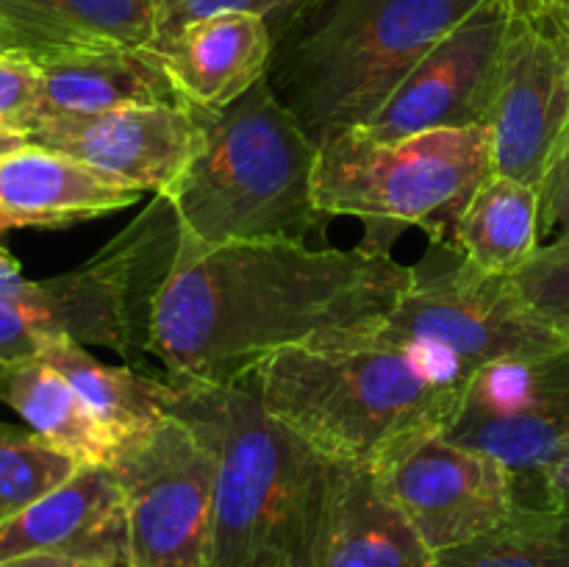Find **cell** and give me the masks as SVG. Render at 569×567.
<instances>
[{
    "label": "cell",
    "instance_id": "6da1fadb",
    "mask_svg": "<svg viewBox=\"0 0 569 567\" xmlns=\"http://www.w3.org/2000/svg\"><path fill=\"white\" fill-rule=\"evenodd\" d=\"M415 278L417 267L367 245L178 239L150 309L148 354L167 378L244 381L278 350L381 320Z\"/></svg>",
    "mask_w": 569,
    "mask_h": 567
},
{
    "label": "cell",
    "instance_id": "7a4b0ae2",
    "mask_svg": "<svg viewBox=\"0 0 569 567\" xmlns=\"http://www.w3.org/2000/svg\"><path fill=\"white\" fill-rule=\"evenodd\" d=\"M370 326L278 350L239 384L326 459L372 467L415 434L445 431L470 376Z\"/></svg>",
    "mask_w": 569,
    "mask_h": 567
},
{
    "label": "cell",
    "instance_id": "3957f363",
    "mask_svg": "<svg viewBox=\"0 0 569 567\" xmlns=\"http://www.w3.org/2000/svg\"><path fill=\"white\" fill-rule=\"evenodd\" d=\"M172 384L181 417L214 456L211 567H311L331 459L239 381Z\"/></svg>",
    "mask_w": 569,
    "mask_h": 567
},
{
    "label": "cell",
    "instance_id": "277c9868",
    "mask_svg": "<svg viewBox=\"0 0 569 567\" xmlns=\"http://www.w3.org/2000/svg\"><path fill=\"white\" fill-rule=\"evenodd\" d=\"M487 0H289L270 22L267 83L322 148L361 128Z\"/></svg>",
    "mask_w": 569,
    "mask_h": 567
},
{
    "label": "cell",
    "instance_id": "5b68a950",
    "mask_svg": "<svg viewBox=\"0 0 569 567\" xmlns=\"http://www.w3.org/2000/svg\"><path fill=\"white\" fill-rule=\"evenodd\" d=\"M192 115L194 153L164 195L181 242H306L322 233L328 217L315 200L320 148L267 78L222 109L192 106Z\"/></svg>",
    "mask_w": 569,
    "mask_h": 567
},
{
    "label": "cell",
    "instance_id": "8992f818",
    "mask_svg": "<svg viewBox=\"0 0 569 567\" xmlns=\"http://www.w3.org/2000/svg\"><path fill=\"white\" fill-rule=\"evenodd\" d=\"M492 172L487 128H442L395 142L350 128L320 148L315 200L326 217L415 226L450 248L456 220Z\"/></svg>",
    "mask_w": 569,
    "mask_h": 567
},
{
    "label": "cell",
    "instance_id": "52a82bcc",
    "mask_svg": "<svg viewBox=\"0 0 569 567\" xmlns=\"http://www.w3.org/2000/svg\"><path fill=\"white\" fill-rule=\"evenodd\" d=\"M109 467L126 500L131 567H211L217 467L181 417L126 439Z\"/></svg>",
    "mask_w": 569,
    "mask_h": 567
},
{
    "label": "cell",
    "instance_id": "ba28073f",
    "mask_svg": "<svg viewBox=\"0 0 569 567\" xmlns=\"http://www.w3.org/2000/svg\"><path fill=\"white\" fill-rule=\"evenodd\" d=\"M370 331L431 350L470 378L495 361L569 345L522 304L511 276L483 272L461 256L442 272L417 270L415 284Z\"/></svg>",
    "mask_w": 569,
    "mask_h": 567
},
{
    "label": "cell",
    "instance_id": "9c48e42d",
    "mask_svg": "<svg viewBox=\"0 0 569 567\" xmlns=\"http://www.w3.org/2000/svg\"><path fill=\"white\" fill-rule=\"evenodd\" d=\"M445 434L498 459L515 476L520 504L539 472L569 448V345L481 367Z\"/></svg>",
    "mask_w": 569,
    "mask_h": 567
},
{
    "label": "cell",
    "instance_id": "30bf717a",
    "mask_svg": "<svg viewBox=\"0 0 569 567\" xmlns=\"http://www.w3.org/2000/svg\"><path fill=\"white\" fill-rule=\"evenodd\" d=\"M569 128V22L511 0L487 131L498 176L539 187Z\"/></svg>",
    "mask_w": 569,
    "mask_h": 567
},
{
    "label": "cell",
    "instance_id": "8fae6325",
    "mask_svg": "<svg viewBox=\"0 0 569 567\" xmlns=\"http://www.w3.org/2000/svg\"><path fill=\"white\" fill-rule=\"evenodd\" d=\"M372 472L433 554L492 531L520 506L515 476L498 459L445 431L403 439Z\"/></svg>",
    "mask_w": 569,
    "mask_h": 567
},
{
    "label": "cell",
    "instance_id": "7c38bea8",
    "mask_svg": "<svg viewBox=\"0 0 569 567\" xmlns=\"http://www.w3.org/2000/svg\"><path fill=\"white\" fill-rule=\"evenodd\" d=\"M509 14L511 0H487L472 11L359 131L378 142H395L442 128H487Z\"/></svg>",
    "mask_w": 569,
    "mask_h": 567
},
{
    "label": "cell",
    "instance_id": "4fadbf2b",
    "mask_svg": "<svg viewBox=\"0 0 569 567\" xmlns=\"http://www.w3.org/2000/svg\"><path fill=\"white\" fill-rule=\"evenodd\" d=\"M28 142L70 156L122 187L167 195L192 159L198 126L192 106H126L42 120Z\"/></svg>",
    "mask_w": 569,
    "mask_h": 567
},
{
    "label": "cell",
    "instance_id": "5bb4252c",
    "mask_svg": "<svg viewBox=\"0 0 569 567\" xmlns=\"http://www.w3.org/2000/svg\"><path fill=\"white\" fill-rule=\"evenodd\" d=\"M28 554L128 561L120 481L106 465L78 467L64 484L0 526V561Z\"/></svg>",
    "mask_w": 569,
    "mask_h": 567
},
{
    "label": "cell",
    "instance_id": "9a60e30c",
    "mask_svg": "<svg viewBox=\"0 0 569 567\" xmlns=\"http://www.w3.org/2000/svg\"><path fill=\"white\" fill-rule=\"evenodd\" d=\"M437 554L381 489L376 472L331 461L311 567H433Z\"/></svg>",
    "mask_w": 569,
    "mask_h": 567
},
{
    "label": "cell",
    "instance_id": "2e32d148",
    "mask_svg": "<svg viewBox=\"0 0 569 567\" xmlns=\"http://www.w3.org/2000/svg\"><path fill=\"white\" fill-rule=\"evenodd\" d=\"M153 50L183 103L222 109L267 78L272 28L259 14L209 17L181 28Z\"/></svg>",
    "mask_w": 569,
    "mask_h": 567
},
{
    "label": "cell",
    "instance_id": "e0dca14e",
    "mask_svg": "<svg viewBox=\"0 0 569 567\" xmlns=\"http://www.w3.org/2000/svg\"><path fill=\"white\" fill-rule=\"evenodd\" d=\"M142 195L70 156L28 142L0 161V233L98 220L137 203Z\"/></svg>",
    "mask_w": 569,
    "mask_h": 567
},
{
    "label": "cell",
    "instance_id": "ac0fdd59",
    "mask_svg": "<svg viewBox=\"0 0 569 567\" xmlns=\"http://www.w3.org/2000/svg\"><path fill=\"white\" fill-rule=\"evenodd\" d=\"M0 28L33 61L153 48V0H0Z\"/></svg>",
    "mask_w": 569,
    "mask_h": 567
},
{
    "label": "cell",
    "instance_id": "d6986e66",
    "mask_svg": "<svg viewBox=\"0 0 569 567\" xmlns=\"http://www.w3.org/2000/svg\"><path fill=\"white\" fill-rule=\"evenodd\" d=\"M42 70L37 122L87 117L126 106H187L153 48H117L37 61ZM31 133V131H28Z\"/></svg>",
    "mask_w": 569,
    "mask_h": 567
},
{
    "label": "cell",
    "instance_id": "ffe728a7",
    "mask_svg": "<svg viewBox=\"0 0 569 567\" xmlns=\"http://www.w3.org/2000/svg\"><path fill=\"white\" fill-rule=\"evenodd\" d=\"M0 404L22 417L28 431L70 456L78 467H109L120 450L114 434L94 417L72 384L39 356L0 376Z\"/></svg>",
    "mask_w": 569,
    "mask_h": 567
},
{
    "label": "cell",
    "instance_id": "44dd1931",
    "mask_svg": "<svg viewBox=\"0 0 569 567\" xmlns=\"http://www.w3.org/2000/svg\"><path fill=\"white\" fill-rule=\"evenodd\" d=\"M39 359L72 384L120 445L170 415L172 384L167 378H156L133 365H106L76 339H48Z\"/></svg>",
    "mask_w": 569,
    "mask_h": 567
},
{
    "label": "cell",
    "instance_id": "7402d4cb",
    "mask_svg": "<svg viewBox=\"0 0 569 567\" xmlns=\"http://www.w3.org/2000/svg\"><path fill=\"white\" fill-rule=\"evenodd\" d=\"M539 245V187L492 172L456 220L450 250L483 272L515 276Z\"/></svg>",
    "mask_w": 569,
    "mask_h": 567
},
{
    "label": "cell",
    "instance_id": "603a6c76",
    "mask_svg": "<svg viewBox=\"0 0 569 567\" xmlns=\"http://www.w3.org/2000/svg\"><path fill=\"white\" fill-rule=\"evenodd\" d=\"M433 567H569V511L517 506L492 531L439 550Z\"/></svg>",
    "mask_w": 569,
    "mask_h": 567
},
{
    "label": "cell",
    "instance_id": "cb8c5ba5",
    "mask_svg": "<svg viewBox=\"0 0 569 567\" xmlns=\"http://www.w3.org/2000/svg\"><path fill=\"white\" fill-rule=\"evenodd\" d=\"M76 470L70 456L44 445L33 431L0 422V526L53 493Z\"/></svg>",
    "mask_w": 569,
    "mask_h": 567
},
{
    "label": "cell",
    "instance_id": "d4e9b609",
    "mask_svg": "<svg viewBox=\"0 0 569 567\" xmlns=\"http://www.w3.org/2000/svg\"><path fill=\"white\" fill-rule=\"evenodd\" d=\"M511 284L522 304L569 342V242L542 245Z\"/></svg>",
    "mask_w": 569,
    "mask_h": 567
},
{
    "label": "cell",
    "instance_id": "484cf974",
    "mask_svg": "<svg viewBox=\"0 0 569 567\" xmlns=\"http://www.w3.org/2000/svg\"><path fill=\"white\" fill-rule=\"evenodd\" d=\"M39 87H42V70L31 56L20 50L0 56V128L28 137L37 122Z\"/></svg>",
    "mask_w": 569,
    "mask_h": 567
},
{
    "label": "cell",
    "instance_id": "4316f807",
    "mask_svg": "<svg viewBox=\"0 0 569 567\" xmlns=\"http://www.w3.org/2000/svg\"><path fill=\"white\" fill-rule=\"evenodd\" d=\"M289 0H153L156 44L192 22L222 14H259L272 20Z\"/></svg>",
    "mask_w": 569,
    "mask_h": 567
},
{
    "label": "cell",
    "instance_id": "83f0119b",
    "mask_svg": "<svg viewBox=\"0 0 569 567\" xmlns=\"http://www.w3.org/2000/svg\"><path fill=\"white\" fill-rule=\"evenodd\" d=\"M539 239L542 245L569 242V128L539 183Z\"/></svg>",
    "mask_w": 569,
    "mask_h": 567
},
{
    "label": "cell",
    "instance_id": "f1b7e54d",
    "mask_svg": "<svg viewBox=\"0 0 569 567\" xmlns=\"http://www.w3.org/2000/svg\"><path fill=\"white\" fill-rule=\"evenodd\" d=\"M520 506L533 509L569 511V448L561 450L548 467L537 476V481L522 495Z\"/></svg>",
    "mask_w": 569,
    "mask_h": 567
},
{
    "label": "cell",
    "instance_id": "f546056e",
    "mask_svg": "<svg viewBox=\"0 0 569 567\" xmlns=\"http://www.w3.org/2000/svg\"><path fill=\"white\" fill-rule=\"evenodd\" d=\"M0 567H131V561H81V559H67V556L28 554V556H14V559L0 561Z\"/></svg>",
    "mask_w": 569,
    "mask_h": 567
},
{
    "label": "cell",
    "instance_id": "4dcf8cb0",
    "mask_svg": "<svg viewBox=\"0 0 569 567\" xmlns=\"http://www.w3.org/2000/svg\"><path fill=\"white\" fill-rule=\"evenodd\" d=\"M28 145V137L20 131H9V128H0V161L6 159V156H11L14 150L26 148Z\"/></svg>",
    "mask_w": 569,
    "mask_h": 567
},
{
    "label": "cell",
    "instance_id": "1f68e13d",
    "mask_svg": "<svg viewBox=\"0 0 569 567\" xmlns=\"http://www.w3.org/2000/svg\"><path fill=\"white\" fill-rule=\"evenodd\" d=\"M526 3L550 11V14L561 17V20L569 22V0H526Z\"/></svg>",
    "mask_w": 569,
    "mask_h": 567
},
{
    "label": "cell",
    "instance_id": "d6a6232c",
    "mask_svg": "<svg viewBox=\"0 0 569 567\" xmlns=\"http://www.w3.org/2000/svg\"><path fill=\"white\" fill-rule=\"evenodd\" d=\"M11 272H20V265H17V259L9 250L0 248V276H11Z\"/></svg>",
    "mask_w": 569,
    "mask_h": 567
},
{
    "label": "cell",
    "instance_id": "836d02e7",
    "mask_svg": "<svg viewBox=\"0 0 569 567\" xmlns=\"http://www.w3.org/2000/svg\"><path fill=\"white\" fill-rule=\"evenodd\" d=\"M6 53H14V48H11L9 37H6L3 28H0V56H6Z\"/></svg>",
    "mask_w": 569,
    "mask_h": 567
}]
</instances>
